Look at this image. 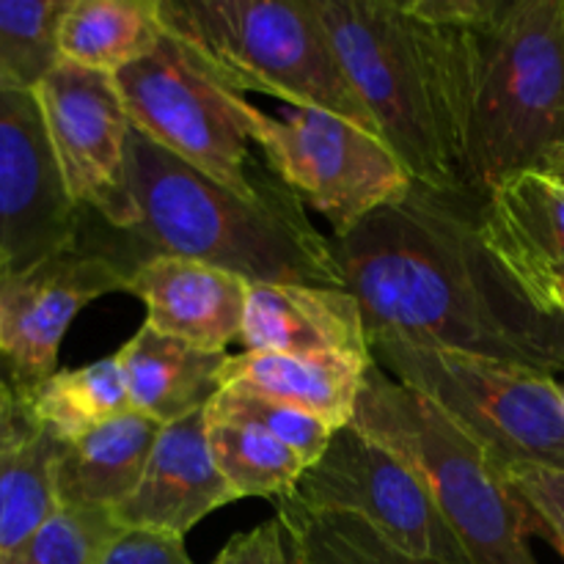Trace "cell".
<instances>
[{
    "instance_id": "cell-1",
    "label": "cell",
    "mask_w": 564,
    "mask_h": 564,
    "mask_svg": "<svg viewBox=\"0 0 564 564\" xmlns=\"http://www.w3.org/2000/svg\"><path fill=\"white\" fill-rule=\"evenodd\" d=\"M479 198L413 182L347 235H330L369 339L564 372V317L518 284L479 231Z\"/></svg>"
},
{
    "instance_id": "cell-2",
    "label": "cell",
    "mask_w": 564,
    "mask_h": 564,
    "mask_svg": "<svg viewBox=\"0 0 564 564\" xmlns=\"http://www.w3.org/2000/svg\"><path fill=\"white\" fill-rule=\"evenodd\" d=\"M77 246L110 259L127 279L149 259L180 257L251 284L345 290L330 237L284 182L257 198L240 196L135 130L127 149L124 220L110 229L83 213Z\"/></svg>"
},
{
    "instance_id": "cell-3",
    "label": "cell",
    "mask_w": 564,
    "mask_h": 564,
    "mask_svg": "<svg viewBox=\"0 0 564 564\" xmlns=\"http://www.w3.org/2000/svg\"><path fill=\"white\" fill-rule=\"evenodd\" d=\"M378 135L413 182L463 193L468 0H314Z\"/></svg>"
},
{
    "instance_id": "cell-4",
    "label": "cell",
    "mask_w": 564,
    "mask_h": 564,
    "mask_svg": "<svg viewBox=\"0 0 564 564\" xmlns=\"http://www.w3.org/2000/svg\"><path fill=\"white\" fill-rule=\"evenodd\" d=\"M463 193L485 202L564 138V0H468Z\"/></svg>"
},
{
    "instance_id": "cell-5",
    "label": "cell",
    "mask_w": 564,
    "mask_h": 564,
    "mask_svg": "<svg viewBox=\"0 0 564 564\" xmlns=\"http://www.w3.org/2000/svg\"><path fill=\"white\" fill-rule=\"evenodd\" d=\"M160 20L165 33L240 97L268 94L295 110H325L378 135L314 0H160Z\"/></svg>"
},
{
    "instance_id": "cell-6",
    "label": "cell",
    "mask_w": 564,
    "mask_h": 564,
    "mask_svg": "<svg viewBox=\"0 0 564 564\" xmlns=\"http://www.w3.org/2000/svg\"><path fill=\"white\" fill-rule=\"evenodd\" d=\"M350 424L422 477L474 564H538L534 521L507 474L427 397L372 361Z\"/></svg>"
},
{
    "instance_id": "cell-7",
    "label": "cell",
    "mask_w": 564,
    "mask_h": 564,
    "mask_svg": "<svg viewBox=\"0 0 564 564\" xmlns=\"http://www.w3.org/2000/svg\"><path fill=\"white\" fill-rule=\"evenodd\" d=\"M372 361L427 397L505 474L564 471V405L549 375L397 339H369Z\"/></svg>"
},
{
    "instance_id": "cell-8",
    "label": "cell",
    "mask_w": 564,
    "mask_h": 564,
    "mask_svg": "<svg viewBox=\"0 0 564 564\" xmlns=\"http://www.w3.org/2000/svg\"><path fill=\"white\" fill-rule=\"evenodd\" d=\"M132 130L185 160L218 185L257 198L279 176L253 160L231 88L215 80L196 55L165 33L160 47L116 75Z\"/></svg>"
},
{
    "instance_id": "cell-9",
    "label": "cell",
    "mask_w": 564,
    "mask_h": 564,
    "mask_svg": "<svg viewBox=\"0 0 564 564\" xmlns=\"http://www.w3.org/2000/svg\"><path fill=\"white\" fill-rule=\"evenodd\" d=\"M237 116L246 135L262 149L264 165L303 207L308 204L328 220L334 237L405 198L413 187L400 158L378 135L341 116L306 108L275 119L246 97L237 99Z\"/></svg>"
},
{
    "instance_id": "cell-10",
    "label": "cell",
    "mask_w": 564,
    "mask_h": 564,
    "mask_svg": "<svg viewBox=\"0 0 564 564\" xmlns=\"http://www.w3.org/2000/svg\"><path fill=\"white\" fill-rule=\"evenodd\" d=\"M279 501L306 510L350 512L408 554L444 564H474L422 477L352 424L336 430L323 457Z\"/></svg>"
},
{
    "instance_id": "cell-11",
    "label": "cell",
    "mask_w": 564,
    "mask_h": 564,
    "mask_svg": "<svg viewBox=\"0 0 564 564\" xmlns=\"http://www.w3.org/2000/svg\"><path fill=\"white\" fill-rule=\"evenodd\" d=\"M33 94L72 202L119 229L132 121L116 77L61 61Z\"/></svg>"
},
{
    "instance_id": "cell-12",
    "label": "cell",
    "mask_w": 564,
    "mask_h": 564,
    "mask_svg": "<svg viewBox=\"0 0 564 564\" xmlns=\"http://www.w3.org/2000/svg\"><path fill=\"white\" fill-rule=\"evenodd\" d=\"M113 292H127V275L80 246L25 270H0V372L17 400L58 372L69 325Z\"/></svg>"
},
{
    "instance_id": "cell-13",
    "label": "cell",
    "mask_w": 564,
    "mask_h": 564,
    "mask_svg": "<svg viewBox=\"0 0 564 564\" xmlns=\"http://www.w3.org/2000/svg\"><path fill=\"white\" fill-rule=\"evenodd\" d=\"M80 220L36 94L0 86V270L75 248Z\"/></svg>"
},
{
    "instance_id": "cell-14",
    "label": "cell",
    "mask_w": 564,
    "mask_h": 564,
    "mask_svg": "<svg viewBox=\"0 0 564 564\" xmlns=\"http://www.w3.org/2000/svg\"><path fill=\"white\" fill-rule=\"evenodd\" d=\"M231 501H237L235 490L209 449L207 411H198L160 430L141 482L113 516L124 529L185 538L196 523Z\"/></svg>"
},
{
    "instance_id": "cell-15",
    "label": "cell",
    "mask_w": 564,
    "mask_h": 564,
    "mask_svg": "<svg viewBox=\"0 0 564 564\" xmlns=\"http://www.w3.org/2000/svg\"><path fill=\"white\" fill-rule=\"evenodd\" d=\"M251 281L180 257L138 264L127 292L147 306V325L204 352H226L242 339Z\"/></svg>"
},
{
    "instance_id": "cell-16",
    "label": "cell",
    "mask_w": 564,
    "mask_h": 564,
    "mask_svg": "<svg viewBox=\"0 0 564 564\" xmlns=\"http://www.w3.org/2000/svg\"><path fill=\"white\" fill-rule=\"evenodd\" d=\"M240 341L251 352L372 361L361 306L336 286L251 284Z\"/></svg>"
},
{
    "instance_id": "cell-17",
    "label": "cell",
    "mask_w": 564,
    "mask_h": 564,
    "mask_svg": "<svg viewBox=\"0 0 564 564\" xmlns=\"http://www.w3.org/2000/svg\"><path fill=\"white\" fill-rule=\"evenodd\" d=\"M479 231L545 308L549 290L564 279V182L545 171L510 176L479 204Z\"/></svg>"
},
{
    "instance_id": "cell-18",
    "label": "cell",
    "mask_w": 564,
    "mask_h": 564,
    "mask_svg": "<svg viewBox=\"0 0 564 564\" xmlns=\"http://www.w3.org/2000/svg\"><path fill=\"white\" fill-rule=\"evenodd\" d=\"M229 352H204L141 325L116 352L132 411L165 424L207 411L220 391V369Z\"/></svg>"
},
{
    "instance_id": "cell-19",
    "label": "cell",
    "mask_w": 564,
    "mask_h": 564,
    "mask_svg": "<svg viewBox=\"0 0 564 564\" xmlns=\"http://www.w3.org/2000/svg\"><path fill=\"white\" fill-rule=\"evenodd\" d=\"M163 424L127 411L83 438L61 446L55 488L61 507L116 510L132 496L147 471Z\"/></svg>"
},
{
    "instance_id": "cell-20",
    "label": "cell",
    "mask_w": 564,
    "mask_h": 564,
    "mask_svg": "<svg viewBox=\"0 0 564 564\" xmlns=\"http://www.w3.org/2000/svg\"><path fill=\"white\" fill-rule=\"evenodd\" d=\"M372 361H314V358L279 356V352H240L226 358L220 369V389H242L268 400L284 402L303 413H312L330 430L352 422Z\"/></svg>"
},
{
    "instance_id": "cell-21",
    "label": "cell",
    "mask_w": 564,
    "mask_h": 564,
    "mask_svg": "<svg viewBox=\"0 0 564 564\" xmlns=\"http://www.w3.org/2000/svg\"><path fill=\"white\" fill-rule=\"evenodd\" d=\"M160 0H69L58 28L61 61L119 75L160 47Z\"/></svg>"
},
{
    "instance_id": "cell-22",
    "label": "cell",
    "mask_w": 564,
    "mask_h": 564,
    "mask_svg": "<svg viewBox=\"0 0 564 564\" xmlns=\"http://www.w3.org/2000/svg\"><path fill=\"white\" fill-rule=\"evenodd\" d=\"M20 402L39 427L64 444L132 411L116 356L77 369H58Z\"/></svg>"
},
{
    "instance_id": "cell-23",
    "label": "cell",
    "mask_w": 564,
    "mask_h": 564,
    "mask_svg": "<svg viewBox=\"0 0 564 564\" xmlns=\"http://www.w3.org/2000/svg\"><path fill=\"white\" fill-rule=\"evenodd\" d=\"M64 441L33 427L0 460V562L31 540L61 507L55 466Z\"/></svg>"
},
{
    "instance_id": "cell-24",
    "label": "cell",
    "mask_w": 564,
    "mask_h": 564,
    "mask_svg": "<svg viewBox=\"0 0 564 564\" xmlns=\"http://www.w3.org/2000/svg\"><path fill=\"white\" fill-rule=\"evenodd\" d=\"M207 438L215 466L237 499H284L308 468L295 449L242 424L207 422Z\"/></svg>"
},
{
    "instance_id": "cell-25",
    "label": "cell",
    "mask_w": 564,
    "mask_h": 564,
    "mask_svg": "<svg viewBox=\"0 0 564 564\" xmlns=\"http://www.w3.org/2000/svg\"><path fill=\"white\" fill-rule=\"evenodd\" d=\"M275 518L295 534L312 564H444L397 549L350 512L306 510L275 501Z\"/></svg>"
},
{
    "instance_id": "cell-26",
    "label": "cell",
    "mask_w": 564,
    "mask_h": 564,
    "mask_svg": "<svg viewBox=\"0 0 564 564\" xmlns=\"http://www.w3.org/2000/svg\"><path fill=\"white\" fill-rule=\"evenodd\" d=\"M69 0H0V86L33 91L61 64Z\"/></svg>"
},
{
    "instance_id": "cell-27",
    "label": "cell",
    "mask_w": 564,
    "mask_h": 564,
    "mask_svg": "<svg viewBox=\"0 0 564 564\" xmlns=\"http://www.w3.org/2000/svg\"><path fill=\"white\" fill-rule=\"evenodd\" d=\"M124 532L113 510L58 507L55 516L0 564H105L110 545Z\"/></svg>"
},
{
    "instance_id": "cell-28",
    "label": "cell",
    "mask_w": 564,
    "mask_h": 564,
    "mask_svg": "<svg viewBox=\"0 0 564 564\" xmlns=\"http://www.w3.org/2000/svg\"><path fill=\"white\" fill-rule=\"evenodd\" d=\"M207 422L242 424V427L273 435L275 441L295 449L306 460V466H314L323 457L336 433L312 413L242 389H220L207 405Z\"/></svg>"
},
{
    "instance_id": "cell-29",
    "label": "cell",
    "mask_w": 564,
    "mask_h": 564,
    "mask_svg": "<svg viewBox=\"0 0 564 564\" xmlns=\"http://www.w3.org/2000/svg\"><path fill=\"white\" fill-rule=\"evenodd\" d=\"M512 490L534 521V534L564 549V471L551 468H518L507 474Z\"/></svg>"
},
{
    "instance_id": "cell-30",
    "label": "cell",
    "mask_w": 564,
    "mask_h": 564,
    "mask_svg": "<svg viewBox=\"0 0 564 564\" xmlns=\"http://www.w3.org/2000/svg\"><path fill=\"white\" fill-rule=\"evenodd\" d=\"M105 564H196L187 556L185 538L152 529H124L110 545Z\"/></svg>"
},
{
    "instance_id": "cell-31",
    "label": "cell",
    "mask_w": 564,
    "mask_h": 564,
    "mask_svg": "<svg viewBox=\"0 0 564 564\" xmlns=\"http://www.w3.org/2000/svg\"><path fill=\"white\" fill-rule=\"evenodd\" d=\"M213 564H286L284 523L279 518L259 523L251 532H237Z\"/></svg>"
},
{
    "instance_id": "cell-32",
    "label": "cell",
    "mask_w": 564,
    "mask_h": 564,
    "mask_svg": "<svg viewBox=\"0 0 564 564\" xmlns=\"http://www.w3.org/2000/svg\"><path fill=\"white\" fill-rule=\"evenodd\" d=\"M31 427H33V419L28 416V411L22 408V402H20V408H17L14 416L6 419V422L0 424V460H3L6 452H9L11 446H14L17 441H20Z\"/></svg>"
},
{
    "instance_id": "cell-33",
    "label": "cell",
    "mask_w": 564,
    "mask_h": 564,
    "mask_svg": "<svg viewBox=\"0 0 564 564\" xmlns=\"http://www.w3.org/2000/svg\"><path fill=\"white\" fill-rule=\"evenodd\" d=\"M540 171H545V174L556 176V180L564 182V138L560 143H556L554 149H551L549 154H545L543 169H540Z\"/></svg>"
},
{
    "instance_id": "cell-34",
    "label": "cell",
    "mask_w": 564,
    "mask_h": 564,
    "mask_svg": "<svg viewBox=\"0 0 564 564\" xmlns=\"http://www.w3.org/2000/svg\"><path fill=\"white\" fill-rule=\"evenodd\" d=\"M17 408H20V400H17L14 391H11V386L6 383L3 372H0V424H3L6 419L14 416Z\"/></svg>"
},
{
    "instance_id": "cell-35",
    "label": "cell",
    "mask_w": 564,
    "mask_h": 564,
    "mask_svg": "<svg viewBox=\"0 0 564 564\" xmlns=\"http://www.w3.org/2000/svg\"><path fill=\"white\" fill-rule=\"evenodd\" d=\"M284 549H286V564H312V560L306 556L303 545L297 543L295 534L284 527Z\"/></svg>"
},
{
    "instance_id": "cell-36",
    "label": "cell",
    "mask_w": 564,
    "mask_h": 564,
    "mask_svg": "<svg viewBox=\"0 0 564 564\" xmlns=\"http://www.w3.org/2000/svg\"><path fill=\"white\" fill-rule=\"evenodd\" d=\"M545 308L564 317V279L556 281V284L549 290V295H545Z\"/></svg>"
},
{
    "instance_id": "cell-37",
    "label": "cell",
    "mask_w": 564,
    "mask_h": 564,
    "mask_svg": "<svg viewBox=\"0 0 564 564\" xmlns=\"http://www.w3.org/2000/svg\"><path fill=\"white\" fill-rule=\"evenodd\" d=\"M560 394H562V405H564V383H560Z\"/></svg>"
},
{
    "instance_id": "cell-38",
    "label": "cell",
    "mask_w": 564,
    "mask_h": 564,
    "mask_svg": "<svg viewBox=\"0 0 564 564\" xmlns=\"http://www.w3.org/2000/svg\"><path fill=\"white\" fill-rule=\"evenodd\" d=\"M560 554H562V556H564V549H562V551H560Z\"/></svg>"
}]
</instances>
